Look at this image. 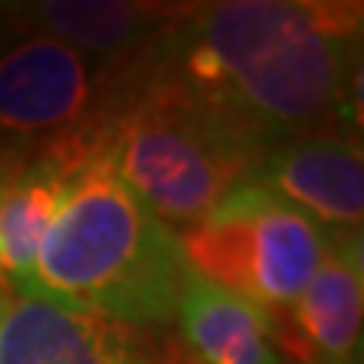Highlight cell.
<instances>
[{
	"label": "cell",
	"instance_id": "8",
	"mask_svg": "<svg viewBox=\"0 0 364 364\" xmlns=\"http://www.w3.org/2000/svg\"><path fill=\"white\" fill-rule=\"evenodd\" d=\"M361 234L328 243L322 261L277 322L279 349L294 364H361Z\"/></svg>",
	"mask_w": 364,
	"mask_h": 364
},
{
	"label": "cell",
	"instance_id": "15",
	"mask_svg": "<svg viewBox=\"0 0 364 364\" xmlns=\"http://www.w3.org/2000/svg\"><path fill=\"white\" fill-rule=\"evenodd\" d=\"M286 364H294V361H286Z\"/></svg>",
	"mask_w": 364,
	"mask_h": 364
},
{
	"label": "cell",
	"instance_id": "2",
	"mask_svg": "<svg viewBox=\"0 0 364 364\" xmlns=\"http://www.w3.org/2000/svg\"><path fill=\"white\" fill-rule=\"evenodd\" d=\"M188 270L176 231L124 186L107 146L67 170L31 301L131 328H170Z\"/></svg>",
	"mask_w": 364,
	"mask_h": 364
},
{
	"label": "cell",
	"instance_id": "3",
	"mask_svg": "<svg viewBox=\"0 0 364 364\" xmlns=\"http://www.w3.org/2000/svg\"><path fill=\"white\" fill-rule=\"evenodd\" d=\"M104 122L119 176L173 231L200 222L252 173L258 149L128 64L104 70Z\"/></svg>",
	"mask_w": 364,
	"mask_h": 364
},
{
	"label": "cell",
	"instance_id": "12",
	"mask_svg": "<svg viewBox=\"0 0 364 364\" xmlns=\"http://www.w3.org/2000/svg\"><path fill=\"white\" fill-rule=\"evenodd\" d=\"M16 31H18V28L13 25V18H9L4 9H0V52H4L6 46H9V40L16 37Z\"/></svg>",
	"mask_w": 364,
	"mask_h": 364
},
{
	"label": "cell",
	"instance_id": "7",
	"mask_svg": "<svg viewBox=\"0 0 364 364\" xmlns=\"http://www.w3.org/2000/svg\"><path fill=\"white\" fill-rule=\"evenodd\" d=\"M246 182L304 213L328 240L361 234L364 158L352 134H306L267 146Z\"/></svg>",
	"mask_w": 364,
	"mask_h": 364
},
{
	"label": "cell",
	"instance_id": "4",
	"mask_svg": "<svg viewBox=\"0 0 364 364\" xmlns=\"http://www.w3.org/2000/svg\"><path fill=\"white\" fill-rule=\"evenodd\" d=\"M176 237L198 277L258 306L273 322L291 310L331 243L304 213L246 179Z\"/></svg>",
	"mask_w": 364,
	"mask_h": 364
},
{
	"label": "cell",
	"instance_id": "6",
	"mask_svg": "<svg viewBox=\"0 0 364 364\" xmlns=\"http://www.w3.org/2000/svg\"><path fill=\"white\" fill-rule=\"evenodd\" d=\"M0 364H186L170 328H131L61 306L0 298Z\"/></svg>",
	"mask_w": 364,
	"mask_h": 364
},
{
	"label": "cell",
	"instance_id": "14",
	"mask_svg": "<svg viewBox=\"0 0 364 364\" xmlns=\"http://www.w3.org/2000/svg\"><path fill=\"white\" fill-rule=\"evenodd\" d=\"M6 291H9V289H6V286H0V298H4V294H6Z\"/></svg>",
	"mask_w": 364,
	"mask_h": 364
},
{
	"label": "cell",
	"instance_id": "13",
	"mask_svg": "<svg viewBox=\"0 0 364 364\" xmlns=\"http://www.w3.org/2000/svg\"><path fill=\"white\" fill-rule=\"evenodd\" d=\"M21 161V158H16V155H9V152H0V188H4V182H6V176L13 173V167ZM4 286V282H0Z\"/></svg>",
	"mask_w": 364,
	"mask_h": 364
},
{
	"label": "cell",
	"instance_id": "9",
	"mask_svg": "<svg viewBox=\"0 0 364 364\" xmlns=\"http://www.w3.org/2000/svg\"><path fill=\"white\" fill-rule=\"evenodd\" d=\"M21 31H37L73 46L100 70L128 64L161 37L179 4H131V0H37L4 4Z\"/></svg>",
	"mask_w": 364,
	"mask_h": 364
},
{
	"label": "cell",
	"instance_id": "11",
	"mask_svg": "<svg viewBox=\"0 0 364 364\" xmlns=\"http://www.w3.org/2000/svg\"><path fill=\"white\" fill-rule=\"evenodd\" d=\"M70 164L55 155L21 158L0 188V282L31 298L43 237L64 198Z\"/></svg>",
	"mask_w": 364,
	"mask_h": 364
},
{
	"label": "cell",
	"instance_id": "10",
	"mask_svg": "<svg viewBox=\"0 0 364 364\" xmlns=\"http://www.w3.org/2000/svg\"><path fill=\"white\" fill-rule=\"evenodd\" d=\"M170 331L186 364H286L277 322L188 270Z\"/></svg>",
	"mask_w": 364,
	"mask_h": 364
},
{
	"label": "cell",
	"instance_id": "5",
	"mask_svg": "<svg viewBox=\"0 0 364 364\" xmlns=\"http://www.w3.org/2000/svg\"><path fill=\"white\" fill-rule=\"evenodd\" d=\"M104 128V70L73 46L18 28L0 52V152H82Z\"/></svg>",
	"mask_w": 364,
	"mask_h": 364
},
{
	"label": "cell",
	"instance_id": "1",
	"mask_svg": "<svg viewBox=\"0 0 364 364\" xmlns=\"http://www.w3.org/2000/svg\"><path fill=\"white\" fill-rule=\"evenodd\" d=\"M134 64L258 152L306 134L358 136L361 4H182Z\"/></svg>",
	"mask_w": 364,
	"mask_h": 364
}]
</instances>
